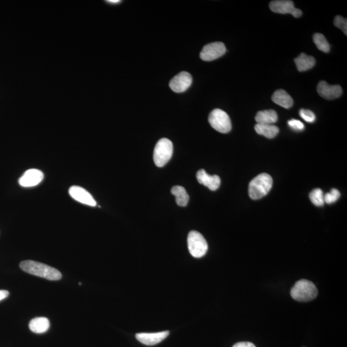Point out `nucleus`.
Masks as SVG:
<instances>
[{"label": "nucleus", "mask_w": 347, "mask_h": 347, "mask_svg": "<svg viewBox=\"0 0 347 347\" xmlns=\"http://www.w3.org/2000/svg\"><path fill=\"white\" fill-rule=\"evenodd\" d=\"M173 154V145L167 138H162L157 142L154 148L153 159L156 166L162 167L168 163Z\"/></svg>", "instance_id": "nucleus-4"}, {"label": "nucleus", "mask_w": 347, "mask_h": 347, "mask_svg": "<svg viewBox=\"0 0 347 347\" xmlns=\"http://www.w3.org/2000/svg\"><path fill=\"white\" fill-rule=\"evenodd\" d=\"M310 198L316 206L322 207L325 203L323 192L320 189H314L310 194Z\"/></svg>", "instance_id": "nucleus-22"}, {"label": "nucleus", "mask_w": 347, "mask_h": 347, "mask_svg": "<svg viewBox=\"0 0 347 347\" xmlns=\"http://www.w3.org/2000/svg\"><path fill=\"white\" fill-rule=\"evenodd\" d=\"M232 347H256L255 344L250 342H239L235 344Z\"/></svg>", "instance_id": "nucleus-27"}, {"label": "nucleus", "mask_w": 347, "mask_h": 347, "mask_svg": "<svg viewBox=\"0 0 347 347\" xmlns=\"http://www.w3.org/2000/svg\"><path fill=\"white\" fill-rule=\"evenodd\" d=\"M291 295L294 300L306 302L314 300L317 296L318 290L315 283L302 279L296 282L291 289Z\"/></svg>", "instance_id": "nucleus-3"}, {"label": "nucleus", "mask_w": 347, "mask_h": 347, "mask_svg": "<svg viewBox=\"0 0 347 347\" xmlns=\"http://www.w3.org/2000/svg\"><path fill=\"white\" fill-rule=\"evenodd\" d=\"M192 83V76L186 72L179 73L170 82V88L173 92L182 93L186 91L191 86Z\"/></svg>", "instance_id": "nucleus-11"}, {"label": "nucleus", "mask_w": 347, "mask_h": 347, "mask_svg": "<svg viewBox=\"0 0 347 347\" xmlns=\"http://www.w3.org/2000/svg\"><path fill=\"white\" fill-rule=\"evenodd\" d=\"M319 95L326 100H334L339 98L343 92L340 86L330 85L325 81H320L317 86Z\"/></svg>", "instance_id": "nucleus-12"}, {"label": "nucleus", "mask_w": 347, "mask_h": 347, "mask_svg": "<svg viewBox=\"0 0 347 347\" xmlns=\"http://www.w3.org/2000/svg\"><path fill=\"white\" fill-rule=\"evenodd\" d=\"M313 42L315 43L318 49L325 53H328L330 51V45L326 38L320 33H316L313 35Z\"/></svg>", "instance_id": "nucleus-21"}, {"label": "nucleus", "mask_w": 347, "mask_h": 347, "mask_svg": "<svg viewBox=\"0 0 347 347\" xmlns=\"http://www.w3.org/2000/svg\"><path fill=\"white\" fill-rule=\"evenodd\" d=\"M169 335V331H162L154 333H138L136 334V338L140 343L146 345H155L164 341Z\"/></svg>", "instance_id": "nucleus-13"}, {"label": "nucleus", "mask_w": 347, "mask_h": 347, "mask_svg": "<svg viewBox=\"0 0 347 347\" xmlns=\"http://www.w3.org/2000/svg\"><path fill=\"white\" fill-rule=\"evenodd\" d=\"M50 328V321L45 317H37L32 319L29 323L30 330L36 334L46 333Z\"/></svg>", "instance_id": "nucleus-17"}, {"label": "nucleus", "mask_w": 347, "mask_h": 347, "mask_svg": "<svg viewBox=\"0 0 347 347\" xmlns=\"http://www.w3.org/2000/svg\"><path fill=\"white\" fill-rule=\"evenodd\" d=\"M288 123L289 126L293 130L300 131L304 129V124L300 120H296V119L289 120Z\"/></svg>", "instance_id": "nucleus-26"}, {"label": "nucleus", "mask_w": 347, "mask_h": 347, "mask_svg": "<svg viewBox=\"0 0 347 347\" xmlns=\"http://www.w3.org/2000/svg\"><path fill=\"white\" fill-rule=\"evenodd\" d=\"M171 193L176 197V203L180 207H186L189 201V196L186 189L181 186H174L171 189Z\"/></svg>", "instance_id": "nucleus-20"}, {"label": "nucleus", "mask_w": 347, "mask_h": 347, "mask_svg": "<svg viewBox=\"0 0 347 347\" xmlns=\"http://www.w3.org/2000/svg\"><path fill=\"white\" fill-rule=\"evenodd\" d=\"M209 121L213 128L221 133L230 132L232 129L231 120L225 111L215 109L210 113Z\"/></svg>", "instance_id": "nucleus-5"}, {"label": "nucleus", "mask_w": 347, "mask_h": 347, "mask_svg": "<svg viewBox=\"0 0 347 347\" xmlns=\"http://www.w3.org/2000/svg\"><path fill=\"white\" fill-rule=\"evenodd\" d=\"M107 2L108 3L115 4L120 3V0H108Z\"/></svg>", "instance_id": "nucleus-29"}, {"label": "nucleus", "mask_w": 347, "mask_h": 347, "mask_svg": "<svg viewBox=\"0 0 347 347\" xmlns=\"http://www.w3.org/2000/svg\"><path fill=\"white\" fill-rule=\"evenodd\" d=\"M334 24L338 29H341L344 34L346 35L347 33V20L341 16H337L334 19Z\"/></svg>", "instance_id": "nucleus-24"}, {"label": "nucleus", "mask_w": 347, "mask_h": 347, "mask_svg": "<svg viewBox=\"0 0 347 347\" xmlns=\"http://www.w3.org/2000/svg\"><path fill=\"white\" fill-rule=\"evenodd\" d=\"M255 129L258 135L270 139L275 138L279 133V129L273 124H257Z\"/></svg>", "instance_id": "nucleus-18"}, {"label": "nucleus", "mask_w": 347, "mask_h": 347, "mask_svg": "<svg viewBox=\"0 0 347 347\" xmlns=\"http://www.w3.org/2000/svg\"><path fill=\"white\" fill-rule=\"evenodd\" d=\"M272 186L273 179L269 174H259L250 183L248 192L250 198L254 200L262 198L269 193Z\"/></svg>", "instance_id": "nucleus-2"}, {"label": "nucleus", "mask_w": 347, "mask_h": 347, "mask_svg": "<svg viewBox=\"0 0 347 347\" xmlns=\"http://www.w3.org/2000/svg\"><path fill=\"white\" fill-rule=\"evenodd\" d=\"M9 295V292L8 291L0 290V301L3 300L4 299L8 297Z\"/></svg>", "instance_id": "nucleus-28"}, {"label": "nucleus", "mask_w": 347, "mask_h": 347, "mask_svg": "<svg viewBox=\"0 0 347 347\" xmlns=\"http://www.w3.org/2000/svg\"><path fill=\"white\" fill-rule=\"evenodd\" d=\"M227 52L224 43L215 42L209 43L203 47L200 53V57L205 62H212L221 57Z\"/></svg>", "instance_id": "nucleus-7"}, {"label": "nucleus", "mask_w": 347, "mask_h": 347, "mask_svg": "<svg viewBox=\"0 0 347 347\" xmlns=\"http://www.w3.org/2000/svg\"><path fill=\"white\" fill-rule=\"evenodd\" d=\"M271 11L278 14H290L297 18L302 15L301 10L295 8L293 2L290 0H276L270 2Z\"/></svg>", "instance_id": "nucleus-8"}, {"label": "nucleus", "mask_w": 347, "mask_h": 347, "mask_svg": "<svg viewBox=\"0 0 347 347\" xmlns=\"http://www.w3.org/2000/svg\"><path fill=\"white\" fill-rule=\"evenodd\" d=\"M300 115L301 118L303 119L307 123H312L316 120V116L315 113L309 110H305V109H301L300 111Z\"/></svg>", "instance_id": "nucleus-25"}, {"label": "nucleus", "mask_w": 347, "mask_h": 347, "mask_svg": "<svg viewBox=\"0 0 347 347\" xmlns=\"http://www.w3.org/2000/svg\"><path fill=\"white\" fill-rule=\"evenodd\" d=\"M44 179V174L42 171L36 169L28 170L19 179L20 186L25 188H30L38 186Z\"/></svg>", "instance_id": "nucleus-9"}, {"label": "nucleus", "mask_w": 347, "mask_h": 347, "mask_svg": "<svg viewBox=\"0 0 347 347\" xmlns=\"http://www.w3.org/2000/svg\"><path fill=\"white\" fill-rule=\"evenodd\" d=\"M272 99L277 105L285 109L292 107L293 100L285 90H278L273 93Z\"/></svg>", "instance_id": "nucleus-15"}, {"label": "nucleus", "mask_w": 347, "mask_h": 347, "mask_svg": "<svg viewBox=\"0 0 347 347\" xmlns=\"http://www.w3.org/2000/svg\"><path fill=\"white\" fill-rule=\"evenodd\" d=\"M78 284H79V285H82V283L79 282V283H78Z\"/></svg>", "instance_id": "nucleus-30"}, {"label": "nucleus", "mask_w": 347, "mask_h": 347, "mask_svg": "<svg viewBox=\"0 0 347 347\" xmlns=\"http://www.w3.org/2000/svg\"><path fill=\"white\" fill-rule=\"evenodd\" d=\"M69 194L73 199L80 203L90 207L97 206V202L92 194L83 187L75 186L71 187L69 189Z\"/></svg>", "instance_id": "nucleus-10"}, {"label": "nucleus", "mask_w": 347, "mask_h": 347, "mask_svg": "<svg viewBox=\"0 0 347 347\" xmlns=\"http://www.w3.org/2000/svg\"><path fill=\"white\" fill-rule=\"evenodd\" d=\"M295 63L299 72H305L315 67L316 60L315 57L301 53L298 57L295 58Z\"/></svg>", "instance_id": "nucleus-16"}, {"label": "nucleus", "mask_w": 347, "mask_h": 347, "mask_svg": "<svg viewBox=\"0 0 347 347\" xmlns=\"http://www.w3.org/2000/svg\"><path fill=\"white\" fill-rule=\"evenodd\" d=\"M196 178L199 183L208 187L210 191H215L221 185V179L217 175L210 176L204 169L197 172Z\"/></svg>", "instance_id": "nucleus-14"}, {"label": "nucleus", "mask_w": 347, "mask_h": 347, "mask_svg": "<svg viewBox=\"0 0 347 347\" xmlns=\"http://www.w3.org/2000/svg\"><path fill=\"white\" fill-rule=\"evenodd\" d=\"M257 124H273L278 120V115L275 110H269L258 111L255 116Z\"/></svg>", "instance_id": "nucleus-19"}, {"label": "nucleus", "mask_w": 347, "mask_h": 347, "mask_svg": "<svg viewBox=\"0 0 347 347\" xmlns=\"http://www.w3.org/2000/svg\"><path fill=\"white\" fill-rule=\"evenodd\" d=\"M190 253L195 258H201L206 255L208 244L204 237L197 231H191L187 239Z\"/></svg>", "instance_id": "nucleus-6"}, {"label": "nucleus", "mask_w": 347, "mask_h": 347, "mask_svg": "<svg viewBox=\"0 0 347 347\" xmlns=\"http://www.w3.org/2000/svg\"><path fill=\"white\" fill-rule=\"evenodd\" d=\"M19 267L25 272L47 280H59L62 278V273L59 270L34 260L22 261Z\"/></svg>", "instance_id": "nucleus-1"}, {"label": "nucleus", "mask_w": 347, "mask_h": 347, "mask_svg": "<svg viewBox=\"0 0 347 347\" xmlns=\"http://www.w3.org/2000/svg\"><path fill=\"white\" fill-rule=\"evenodd\" d=\"M340 197V192L336 189H333L330 192L324 196V201L328 204L334 203Z\"/></svg>", "instance_id": "nucleus-23"}]
</instances>
